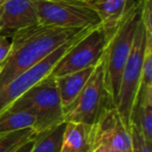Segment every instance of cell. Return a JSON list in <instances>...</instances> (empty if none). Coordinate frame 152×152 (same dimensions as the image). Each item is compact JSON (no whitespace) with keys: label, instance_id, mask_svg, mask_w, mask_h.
<instances>
[{"label":"cell","instance_id":"6da1fadb","mask_svg":"<svg viewBox=\"0 0 152 152\" xmlns=\"http://www.w3.org/2000/svg\"><path fill=\"white\" fill-rule=\"evenodd\" d=\"M85 29L37 24L17 31L9 55L0 64V90Z\"/></svg>","mask_w":152,"mask_h":152},{"label":"cell","instance_id":"7a4b0ae2","mask_svg":"<svg viewBox=\"0 0 152 152\" xmlns=\"http://www.w3.org/2000/svg\"><path fill=\"white\" fill-rule=\"evenodd\" d=\"M142 1L135 0L110 38L103 54L105 89L114 107L117 106L121 77L130 54L135 30L141 21Z\"/></svg>","mask_w":152,"mask_h":152},{"label":"cell","instance_id":"3957f363","mask_svg":"<svg viewBox=\"0 0 152 152\" xmlns=\"http://www.w3.org/2000/svg\"><path fill=\"white\" fill-rule=\"evenodd\" d=\"M7 108L23 110L34 115L38 120L37 133L46 131L65 122L64 108L57 92L55 78L50 74L20 96Z\"/></svg>","mask_w":152,"mask_h":152},{"label":"cell","instance_id":"277c9868","mask_svg":"<svg viewBox=\"0 0 152 152\" xmlns=\"http://www.w3.org/2000/svg\"><path fill=\"white\" fill-rule=\"evenodd\" d=\"M146 39L147 37H146L145 28L142 21H140L133 38L130 54L121 77L118 101L116 106L123 123L128 129H130V125L132 123L133 113L137 107L140 90H141Z\"/></svg>","mask_w":152,"mask_h":152},{"label":"cell","instance_id":"5b68a950","mask_svg":"<svg viewBox=\"0 0 152 152\" xmlns=\"http://www.w3.org/2000/svg\"><path fill=\"white\" fill-rule=\"evenodd\" d=\"M39 24L61 28H90L101 20L87 0H32Z\"/></svg>","mask_w":152,"mask_h":152},{"label":"cell","instance_id":"8992f818","mask_svg":"<svg viewBox=\"0 0 152 152\" xmlns=\"http://www.w3.org/2000/svg\"><path fill=\"white\" fill-rule=\"evenodd\" d=\"M114 107L105 89L103 56L76 99L64 108L65 122L94 125L105 110Z\"/></svg>","mask_w":152,"mask_h":152},{"label":"cell","instance_id":"52a82bcc","mask_svg":"<svg viewBox=\"0 0 152 152\" xmlns=\"http://www.w3.org/2000/svg\"><path fill=\"white\" fill-rule=\"evenodd\" d=\"M108 40L110 36L102 25L90 29L61 57L51 70L50 75L58 77L87 68L96 67L103 56Z\"/></svg>","mask_w":152,"mask_h":152},{"label":"cell","instance_id":"ba28073f","mask_svg":"<svg viewBox=\"0 0 152 152\" xmlns=\"http://www.w3.org/2000/svg\"><path fill=\"white\" fill-rule=\"evenodd\" d=\"M92 28L94 27L86 28L80 34H78L76 37L66 42L61 47H58L56 50L50 53L48 56L42 59L40 63L32 66L31 68H29L25 72L20 74L12 81H10L7 86H4L2 89L0 90V114L3 110H7L20 96H22L25 92H27L30 88H32L36 83H38L40 80L45 78L47 75H49L51 70L55 66V64L69 50L70 47L73 44H75L76 41L80 39L83 36H85Z\"/></svg>","mask_w":152,"mask_h":152},{"label":"cell","instance_id":"9c48e42d","mask_svg":"<svg viewBox=\"0 0 152 152\" xmlns=\"http://www.w3.org/2000/svg\"><path fill=\"white\" fill-rule=\"evenodd\" d=\"M98 145L121 152H132L130 129L124 125L116 107L104 110L94 124V148Z\"/></svg>","mask_w":152,"mask_h":152},{"label":"cell","instance_id":"30bf717a","mask_svg":"<svg viewBox=\"0 0 152 152\" xmlns=\"http://www.w3.org/2000/svg\"><path fill=\"white\" fill-rule=\"evenodd\" d=\"M37 24L39 20L32 0H5L0 5V36L13 37Z\"/></svg>","mask_w":152,"mask_h":152},{"label":"cell","instance_id":"8fae6325","mask_svg":"<svg viewBox=\"0 0 152 152\" xmlns=\"http://www.w3.org/2000/svg\"><path fill=\"white\" fill-rule=\"evenodd\" d=\"M94 149V125L66 122L59 152H92Z\"/></svg>","mask_w":152,"mask_h":152},{"label":"cell","instance_id":"7c38bea8","mask_svg":"<svg viewBox=\"0 0 152 152\" xmlns=\"http://www.w3.org/2000/svg\"><path fill=\"white\" fill-rule=\"evenodd\" d=\"M87 2L99 16L102 27L110 38L135 0H87Z\"/></svg>","mask_w":152,"mask_h":152},{"label":"cell","instance_id":"4fadbf2b","mask_svg":"<svg viewBox=\"0 0 152 152\" xmlns=\"http://www.w3.org/2000/svg\"><path fill=\"white\" fill-rule=\"evenodd\" d=\"M94 69L95 67H91L80 71L54 77L63 108L69 106L76 99V97L79 95L81 90L86 86L87 81L89 80Z\"/></svg>","mask_w":152,"mask_h":152},{"label":"cell","instance_id":"5bb4252c","mask_svg":"<svg viewBox=\"0 0 152 152\" xmlns=\"http://www.w3.org/2000/svg\"><path fill=\"white\" fill-rule=\"evenodd\" d=\"M38 120L34 115L23 110H5L0 114V133H10L23 129L36 131Z\"/></svg>","mask_w":152,"mask_h":152},{"label":"cell","instance_id":"9a60e30c","mask_svg":"<svg viewBox=\"0 0 152 152\" xmlns=\"http://www.w3.org/2000/svg\"><path fill=\"white\" fill-rule=\"evenodd\" d=\"M66 122L43 132L37 133L30 152H59Z\"/></svg>","mask_w":152,"mask_h":152},{"label":"cell","instance_id":"2e32d148","mask_svg":"<svg viewBox=\"0 0 152 152\" xmlns=\"http://www.w3.org/2000/svg\"><path fill=\"white\" fill-rule=\"evenodd\" d=\"M34 129H23L10 133H0V152H14L24 143L36 137Z\"/></svg>","mask_w":152,"mask_h":152},{"label":"cell","instance_id":"e0dca14e","mask_svg":"<svg viewBox=\"0 0 152 152\" xmlns=\"http://www.w3.org/2000/svg\"><path fill=\"white\" fill-rule=\"evenodd\" d=\"M148 85H152V38H149V37H147V39H146L141 87Z\"/></svg>","mask_w":152,"mask_h":152},{"label":"cell","instance_id":"ac0fdd59","mask_svg":"<svg viewBox=\"0 0 152 152\" xmlns=\"http://www.w3.org/2000/svg\"><path fill=\"white\" fill-rule=\"evenodd\" d=\"M130 134L132 141V152H152L151 144L144 137L137 123L134 120L130 125Z\"/></svg>","mask_w":152,"mask_h":152},{"label":"cell","instance_id":"d6986e66","mask_svg":"<svg viewBox=\"0 0 152 152\" xmlns=\"http://www.w3.org/2000/svg\"><path fill=\"white\" fill-rule=\"evenodd\" d=\"M141 21L145 28L146 36L152 38V0L142 1Z\"/></svg>","mask_w":152,"mask_h":152},{"label":"cell","instance_id":"ffe728a7","mask_svg":"<svg viewBox=\"0 0 152 152\" xmlns=\"http://www.w3.org/2000/svg\"><path fill=\"white\" fill-rule=\"evenodd\" d=\"M11 45L12 43L9 40V38L0 36V64L2 63L9 55L10 50H11Z\"/></svg>","mask_w":152,"mask_h":152},{"label":"cell","instance_id":"44dd1931","mask_svg":"<svg viewBox=\"0 0 152 152\" xmlns=\"http://www.w3.org/2000/svg\"><path fill=\"white\" fill-rule=\"evenodd\" d=\"M34 137L32 140H30V141L24 143L23 145H21L19 148H18V149H16L14 152H30L32 146H34Z\"/></svg>","mask_w":152,"mask_h":152},{"label":"cell","instance_id":"7402d4cb","mask_svg":"<svg viewBox=\"0 0 152 152\" xmlns=\"http://www.w3.org/2000/svg\"><path fill=\"white\" fill-rule=\"evenodd\" d=\"M92 152H110V148L104 145H98L94 148Z\"/></svg>","mask_w":152,"mask_h":152},{"label":"cell","instance_id":"603a6c76","mask_svg":"<svg viewBox=\"0 0 152 152\" xmlns=\"http://www.w3.org/2000/svg\"><path fill=\"white\" fill-rule=\"evenodd\" d=\"M110 152H121V151H119V150H115V149H112V148H110Z\"/></svg>","mask_w":152,"mask_h":152},{"label":"cell","instance_id":"cb8c5ba5","mask_svg":"<svg viewBox=\"0 0 152 152\" xmlns=\"http://www.w3.org/2000/svg\"><path fill=\"white\" fill-rule=\"evenodd\" d=\"M4 1H5V0H0V5L2 4V3H3V2H4Z\"/></svg>","mask_w":152,"mask_h":152},{"label":"cell","instance_id":"d4e9b609","mask_svg":"<svg viewBox=\"0 0 152 152\" xmlns=\"http://www.w3.org/2000/svg\"><path fill=\"white\" fill-rule=\"evenodd\" d=\"M140 1H143V0H140Z\"/></svg>","mask_w":152,"mask_h":152}]
</instances>
